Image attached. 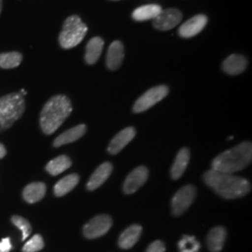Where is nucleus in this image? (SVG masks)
Wrapping results in <instances>:
<instances>
[{
  "label": "nucleus",
  "mask_w": 252,
  "mask_h": 252,
  "mask_svg": "<svg viewBox=\"0 0 252 252\" xmlns=\"http://www.w3.org/2000/svg\"><path fill=\"white\" fill-rule=\"evenodd\" d=\"M87 131V127L85 125H79L71 129L63 132V134L58 135L54 141V147H61L63 145L69 144L74 141L80 139L85 135Z\"/></svg>",
  "instance_id": "f3484780"
},
{
  "label": "nucleus",
  "mask_w": 252,
  "mask_h": 252,
  "mask_svg": "<svg viewBox=\"0 0 252 252\" xmlns=\"http://www.w3.org/2000/svg\"><path fill=\"white\" fill-rule=\"evenodd\" d=\"M146 252H165V246L161 240H156L148 247Z\"/></svg>",
  "instance_id": "c85d7f7f"
},
{
  "label": "nucleus",
  "mask_w": 252,
  "mask_h": 252,
  "mask_svg": "<svg viewBox=\"0 0 252 252\" xmlns=\"http://www.w3.org/2000/svg\"><path fill=\"white\" fill-rule=\"evenodd\" d=\"M248 66L247 58L240 54H231L222 63V69L224 72L235 76L245 71Z\"/></svg>",
  "instance_id": "4468645a"
},
{
  "label": "nucleus",
  "mask_w": 252,
  "mask_h": 252,
  "mask_svg": "<svg viewBox=\"0 0 252 252\" xmlns=\"http://www.w3.org/2000/svg\"><path fill=\"white\" fill-rule=\"evenodd\" d=\"M80 177L77 174H71L59 180L54 186V194L58 197H61L71 191L79 183Z\"/></svg>",
  "instance_id": "5701e85b"
},
{
  "label": "nucleus",
  "mask_w": 252,
  "mask_h": 252,
  "mask_svg": "<svg viewBox=\"0 0 252 252\" xmlns=\"http://www.w3.org/2000/svg\"><path fill=\"white\" fill-rule=\"evenodd\" d=\"M20 94H23V95H24V96H25V95H26V94H27V92H26V91L24 90V89H22V90H21V92H20Z\"/></svg>",
  "instance_id": "2f4dec72"
},
{
  "label": "nucleus",
  "mask_w": 252,
  "mask_h": 252,
  "mask_svg": "<svg viewBox=\"0 0 252 252\" xmlns=\"http://www.w3.org/2000/svg\"><path fill=\"white\" fill-rule=\"evenodd\" d=\"M252 143L243 142L218 155L212 162V169L234 174L246 168L252 162Z\"/></svg>",
  "instance_id": "7ed1b4c3"
},
{
  "label": "nucleus",
  "mask_w": 252,
  "mask_h": 252,
  "mask_svg": "<svg viewBox=\"0 0 252 252\" xmlns=\"http://www.w3.org/2000/svg\"><path fill=\"white\" fill-rule=\"evenodd\" d=\"M180 252H198L200 243L194 236L184 235L179 242Z\"/></svg>",
  "instance_id": "a878e982"
},
{
  "label": "nucleus",
  "mask_w": 252,
  "mask_h": 252,
  "mask_svg": "<svg viewBox=\"0 0 252 252\" xmlns=\"http://www.w3.org/2000/svg\"><path fill=\"white\" fill-rule=\"evenodd\" d=\"M71 164L72 162L67 156L61 155L48 162V164L46 165V170L53 176H57L67 170L71 166Z\"/></svg>",
  "instance_id": "b1692460"
},
{
  "label": "nucleus",
  "mask_w": 252,
  "mask_h": 252,
  "mask_svg": "<svg viewBox=\"0 0 252 252\" xmlns=\"http://www.w3.org/2000/svg\"><path fill=\"white\" fill-rule=\"evenodd\" d=\"M46 185L43 182H33L27 185L23 191L24 199L29 204H34L45 196Z\"/></svg>",
  "instance_id": "aec40b11"
},
{
  "label": "nucleus",
  "mask_w": 252,
  "mask_h": 252,
  "mask_svg": "<svg viewBox=\"0 0 252 252\" xmlns=\"http://www.w3.org/2000/svg\"><path fill=\"white\" fill-rule=\"evenodd\" d=\"M204 180L208 187L225 199L240 198L251 191L249 180L234 174L210 169L205 173Z\"/></svg>",
  "instance_id": "f257e3e1"
},
{
  "label": "nucleus",
  "mask_w": 252,
  "mask_h": 252,
  "mask_svg": "<svg viewBox=\"0 0 252 252\" xmlns=\"http://www.w3.org/2000/svg\"><path fill=\"white\" fill-rule=\"evenodd\" d=\"M1 11H2V0H0V14H1Z\"/></svg>",
  "instance_id": "473e14b6"
},
{
  "label": "nucleus",
  "mask_w": 252,
  "mask_h": 252,
  "mask_svg": "<svg viewBox=\"0 0 252 252\" xmlns=\"http://www.w3.org/2000/svg\"><path fill=\"white\" fill-rule=\"evenodd\" d=\"M112 226V219L108 215H98L84 226L83 234L89 239H94L107 234Z\"/></svg>",
  "instance_id": "6e6552de"
},
{
  "label": "nucleus",
  "mask_w": 252,
  "mask_h": 252,
  "mask_svg": "<svg viewBox=\"0 0 252 252\" xmlns=\"http://www.w3.org/2000/svg\"><path fill=\"white\" fill-rule=\"evenodd\" d=\"M182 19L180 9H162L159 15L153 20V27L160 31H166L177 27Z\"/></svg>",
  "instance_id": "1a4fd4ad"
},
{
  "label": "nucleus",
  "mask_w": 252,
  "mask_h": 252,
  "mask_svg": "<svg viewBox=\"0 0 252 252\" xmlns=\"http://www.w3.org/2000/svg\"><path fill=\"white\" fill-rule=\"evenodd\" d=\"M149 170L145 166H138L131 172L126 178L124 184V191L126 194L134 193L148 180Z\"/></svg>",
  "instance_id": "9b49d317"
},
{
  "label": "nucleus",
  "mask_w": 252,
  "mask_h": 252,
  "mask_svg": "<svg viewBox=\"0 0 252 252\" xmlns=\"http://www.w3.org/2000/svg\"><path fill=\"white\" fill-rule=\"evenodd\" d=\"M169 89L165 85H159L151 88L135 101L133 107L135 113H141L152 108L160 101H162L167 94Z\"/></svg>",
  "instance_id": "423d86ee"
},
{
  "label": "nucleus",
  "mask_w": 252,
  "mask_h": 252,
  "mask_svg": "<svg viewBox=\"0 0 252 252\" xmlns=\"http://www.w3.org/2000/svg\"><path fill=\"white\" fill-rule=\"evenodd\" d=\"M104 44V40L100 36H94L91 38L86 45V52L84 56L85 62L88 64L96 63L103 52Z\"/></svg>",
  "instance_id": "a211bd4d"
},
{
  "label": "nucleus",
  "mask_w": 252,
  "mask_h": 252,
  "mask_svg": "<svg viewBox=\"0 0 252 252\" xmlns=\"http://www.w3.org/2000/svg\"><path fill=\"white\" fill-rule=\"evenodd\" d=\"M6 153H7L6 148L4 147V145H2L0 143V159L4 158L5 155H6Z\"/></svg>",
  "instance_id": "7c9ffc66"
},
{
  "label": "nucleus",
  "mask_w": 252,
  "mask_h": 252,
  "mask_svg": "<svg viewBox=\"0 0 252 252\" xmlns=\"http://www.w3.org/2000/svg\"><path fill=\"white\" fill-rule=\"evenodd\" d=\"M226 230L221 226L213 228L207 235V246L211 252H220L225 243Z\"/></svg>",
  "instance_id": "6ab92c4d"
},
{
  "label": "nucleus",
  "mask_w": 252,
  "mask_h": 252,
  "mask_svg": "<svg viewBox=\"0 0 252 252\" xmlns=\"http://www.w3.org/2000/svg\"><path fill=\"white\" fill-rule=\"evenodd\" d=\"M162 7L156 4H150L140 6L135 9L132 14V17L137 22H144L149 20H154L162 11Z\"/></svg>",
  "instance_id": "4be33fe9"
},
{
  "label": "nucleus",
  "mask_w": 252,
  "mask_h": 252,
  "mask_svg": "<svg viewBox=\"0 0 252 252\" xmlns=\"http://www.w3.org/2000/svg\"><path fill=\"white\" fill-rule=\"evenodd\" d=\"M44 248V241L41 235L35 234L28 240L23 248V252H37Z\"/></svg>",
  "instance_id": "cd10ccee"
},
{
  "label": "nucleus",
  "mask_w": 252,
  "mask_h": 252,
  "mask_svg": "<svg viewBox=\"0 0 252 252\" xmlns=\"http://www.w3.org/2000/svg\"><path fill=\"white\" fill-rule=\"evenodd\" d=\"M124 58H125L124 44L119 40L113 41L108 48L107 59H106V63L108 69L110 70L118 69L123 63Z\"/></svg>",
  "instance_id": "ddd939ff"
},
{
  "label": "nucleus",
  "mask_w": 252,
  "mask_h": 252,
  "mask_svg": "<svg viewBox=\"0 0 252 252\" xmlns=\"http://www.w3.org/2000/svg\"><path fill=\"white\" fill-rule=\"evenodd\" d=\"M25 110L26 101L22 94L11 93L0 97V133L13 126Z\"/></svg>",
  "instance_id": "20e7f679"
},
{
  "label": "nucleus",
  "mask_w": 252,
  "mask_h": 252,
  "mask_svg": "<svg viewBox=\"0 0 252 252\" xmlns=\"http://www.w3.org/2000/svg\"><path fill=\"white\" fill-rule=\"evenodd\" d=\"M12 249L10 238L6 237L0 241V252H9Z\"/></svg>",
  "instance_id": "c756f323"
},
{
  "label": "nucleus",
  "mask_w": 252,
  "mask_h": 252,
  "mask_svg": "<svg viewBox=\"0 0 252 252\" xmlns=\"http://www.w3.org/2000/svg\"><path fill=\"white\" fill-rule=\"evenodd\" d=\"M189 162V151L187 148L181 149L171 168V177L173 180H179L186 170Z\"/></svg>",
  "instance_id": "412c9836"
},
{
  "label": "nucleus",
  "mask_w": 252,
  "mask_h": 252,
  "mask_svg": "<svg viewBox=\"0 0 252 252\" xmlns=\"http://www.w3.org/2000/svg\"><path fill=\"white\" fill-rule=\"evenodd\" d=\"M112 172V164L110 162H104L99 165L96 170L93 173L90 180L87 183V189L94 190L99 188L100 186L108 180Z\"/></svg>",
  "instance_id": "2eb2a0df"
},
{
  "label": "nucleus",
  "mask_w": 252,
  "mask_h": 252,
  "mask_svg": "<svg viewBox=\"0 0 252 252\" xmlns=\"http://www.w3.org/2000/svg\"><path fill=\"white\" fill-rule=\"evenodd\" d=\"M23 61V54L19 52L0 54V67L4 69L15 68Z\"/></svg>",
  "instance_id": "393cba45"
},
{
  "label": "nucleus",
  "mask_w": 252,
  "mask_h": 252,
  "mask_svg": "<svg viewBox=\"0 0 252 252\" xmlns=\"http://www.w3.org/2000/svg\"><path fill=\"white\" fill-rule=\"evenodd\" d=\"M11 221L14 225L19 228L22 232V239L26 240L27 237L30 235L32 232V228L29 223V221L26 220L25 218L21 216H12L11 217Z\"/></svg>",
  "instance_id": "bb28decb"
},
{
  "label": "nucleus",
  "mask_w": 252,
  "mask_h": 252,
  "mask_svg": "<svg viewBox=\"0 0 252 252\" xmlns=\"http://www.w3.org/2000/svg\"><path fill=\"white\" fill-rule=\"evenodd\" d=\"M72 112L69 98L63 94L54 95L46 102L40 113V126L46 135H52Z\"/></svg>",
  "instance_id": "f03ea898"
},
{
  "label": "nucleus",
  "mask_w": 252,
  "mask_h": 252,
  "mask_svg": "<svg viewBox=\"0 0 252 252\" xmlns=\"http://www.w3.org/2000/svg\"><path fill=\"white\" fill-rule=\"evenodd\" d=\"M196 195V190L192 185H186L179 189L171 201L172 212L175 216L183 214L192 204Z\"/></svg>",
  "instance_id": "0eeeda50"
},
{
  "label": "nucleus",
  "mask_w": 252,
  "mask_h": 252,
  "mask_svg": "<svg viewBox=\"0 0 252 252\" xmlns=\"http://www.w3.org/2000/svg\"><path fill=\"white\" fill-rule=\"evenodd\" d=\"M207 17L204 14H198L186 21L179 29V35L184 38H189L198 35L204 30L207 24Z\"/></svg>",
  "instance_id": "9d476101"
},
{
  "label": "nucleus",
  "mask_w": 252,
  "mask_h": 252,
  "mask_svg": "<svg viewBox=\"0 0 252 252\" xmlns=\"http://www.w3.org/2000/svg\"><path fill=\"white\" fill-rule=\"evenodd\" d=\"M88 27L78 15H71L63 22L59 35V44L63 49H72L79 45L86 36Z\"/></svg>",
  "instance_id": "39448f33"
},
{
  "label": "nucleus",
  "mask_w": 252,
  "mask_h": 252,
  "mask_svg": "<svg viewBox=\"0 0 252 252\" xmlns=\"http://www.w3.org/2000/svg\"><path fill=\"white\" fill-rule=\"evenodd\" d=\"M135 130L133 127H127L117 135L110 141L108 145V151L110 154H117L123 151L127 145L129 144L135 137Z\"/></svg>",
  "instance_id": "f8f14e48"
},
{
  "label": "nucleus",
  "mask_w": 252,
  "mask_h": 252,
  "mask_svg": "<svg viewBox=\"0 0 252 252\" xmlns=\"http://www.w3.org/2000/svg\"><path fill=\"white\" fill-rule=\"evenodd\" d=\"M142 233V227L138 224H134L125 230L119 238V246L124 250H129L134 247L138 241Z\"/></svg>",
  "instance_id": "dca6fc26"
}]
</instances>
